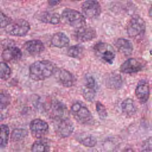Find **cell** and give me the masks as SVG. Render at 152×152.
Segmentation results:
<instances>
[{
	"mask_svg": "<svg viewBox=\"0 0 152 152\" xmlns=\"http://www.w3.org/2000/svg\"><path fill=\"white\" fill-rule=\"evenodd\" d=\"M82 11L85 16L90 18L98 17L101 13V7L96 0H87L82 4Z\"/></svg>",
	"mask_w": 152,
	"mask_h": 152,
	"instance_id": "obj_9",
	"label": "cell"
},
{
	"mask_svg": "<svg viewBox=\"0 0 152 152\" xmlns=\"http://www.w3.org/2000/svg\"><path fill=\"white\" fill-rule=\"evenodd\" d=\"M21 50L15 46H9L5 49L2 53V58L5 61H16L21 59Z\"/></svg>",
	"mask_w": 152,
	"mask_h": 152,
	"instance_id": "obj_16",
	"label": "cell"
},
{
	"mask_svg": "<svg viewBox=\"0 0 152 152\" xmlns=\"http://www.w3.org/2000/svg\"><path fill=\"white\" fill-rule=\"evenodd\" d=\"M72 1H81V0H72Z\"/></svg>",
	"mask_w": 152,
	"mask_h": 152,
	"instance_id": "obj_35",
	"label": "cell"
},
{
	"mask_svg": "<svg viewBox=\"0 0 152 152\" xmlns=\"http://www.w3.org/2000/svg\"><path fill=\"white\" fill-rule=\"evenodd\" d=\"M28 132L26 129L23 128H15L13 129L11 133V140L14 141H18L23 140L27 137Z\"/></svg>",
	"mask_w": 152,
	"mask_h": 152,
	"instance_id": "obj_27",
	"label": "cell"
},
{
	"mask_svg": "<svg viewBox=\"0 0 152 152\" xmlns=\"http://www.w3.org/2000/svg\"><path fill=\"white\" fill-rule=\"evenodd\" d=\"M115 45L118 51L121 53L129 56L133 51L132 43L128 39L124 38H119L115 42Z\"/></svg>",
	"mask_w": 152,
	"mask_h": 152,
	"instance_id": "obj_17",
	"label": "cell"
},
{
	"mask_svg": "<svg viewBox=\"0 0 152 152\" xmlns=\"http://www.w3.org/2000/svg\"><path fill=\"white\" fill-rule=\"evenodd\" d=\"M50 114L53 119L68 117V111L66 106L62 102L55 100L50 105Z\"/></svg>",
	"mask_w": 152,
	"mask_h": 152,
	"instance_id": "obj_12",
	"label": "cell"
},
{
	"mask_svg": "<svg viewBox=\"0 0 152 152\" xmlns=\"http://www.w3.org/2000/svg\"><path fill=\"white\" fill-rule=\"evenodd\" d=\"M30 26L24 19H17L12 21L5 27V31L10 35L14 36H24L29 31Z\"/></svg>",
	"mask_w": 152,
	"mask_h": 152,
	"instance_id": "obj_7",
	"label": "cell"
},
{
	"mask_svg": "<svg viewBox=\"0 0 152 152\" xmlns=\"http://www.w3.org/2000/svg\"><path fill=\"white\" fill-rule=\"evenodd\" d=\"M61 0H48V4L50 6H55L61 2Z\"/></svg>",
	"mask_w": 152,
	"mask_h": 152,
	"instance_id": "obj_32",
	"label": "cell"
},
{
	"mask_svg": "<svg viewBox=\"0 0 152 152\" xmlns=\"http://www.w3.org/2000/svg\"><path fill=\"white\" fill-rule=\"evenodd\" d=\"M51 44L56 48H62L67 46L69 43V39L68 36L62 32L55 33L51 39Z\"/></svg>",
	"mask_w": 152,
	"mask_h": 152,
	"instance_id": "obj_19",
	"label": "cell"
},
{
	"mask_svg": "<svg viewBox=\"0 0 152 152\" xmlns=\"http://www.w3.org/2000/svg\"><path fill=\"white\" fill-rule=\"evenodd\" d=\"M144 67V63L141 61L130 58L125 61L121 66V71L125 74H134L141 71Z\"/></svg>",
	"mask_w": 152,
	"mask_h": 152,
	"instance_id": "obj_10",
	"label": "cell"
},
{
	"mask_svg": "<svg viewBox=\"0 0 152 152\" xmlns=\"http://www.w3.org/2000/svg\"><path fill=\"white\" fill-rule=\"evenodd\" d=\"M39 19L43 23L53 25L58 24L61 22V16L58 13L48 11L43 12Z\"/></svg>",
	"mask_w": 152,
	"mask_h": 152,
	"instance_id": "obj_21",
	"label": "cell"
},
{
	"mask_svg": "<svg viewBox=\"0 0 152 152\" xmlns=\"http://www.w3.org/2000/svg\"><path fill=\"white\" fill-rule=\"evenodd\" d=\"M62 20L68 25L78 28L86 26V18L79 11L70 9H65L61 15Z\"/></svg>",
	"mask_w": 152,
	"mask_h": 152,
	"instance_id": "obj_4",
	"label": "cell"
},
{
	"mask_svg": "<svg viewBox=\"0 0 152 152\" xmlns=\"http://www.w3.org/2000/svg\"><path fill=\"white\" fill-rule=\"evenodd\" d=\"M148 15L149 17L152 19V5L151 7H150V10H149V11H148Z\"/></svg>",
	"mask_w": 152,
	"mask_h": 152,
	"instance_id": "obj_34",
	"label": "cell"
},
{
	"mask_svg": "<svg viewBox=\"0 0 152 152\" xmlns=\"http://www.w3.org/2000/svg\"><path fill=\"white\" fill-rule=\"evenodd\" d=\"M122 152H134V150L131 148H125Z\"/></svg>",
	"mask_w": 152,
	"mask_h": 152,
	"instance_id": "obj_33",
	"label": "cell"
},
{
	"mask_svg": "<svg viewBox=\"0 0 152 152\" xmlns=\"http://www.w3.org/2000/svg\"><path fill=\"white\" fill-rule=\"evenodd\" d=\"M96 30L90 27H82L76 28L74 33V39L77 41L85 42L90 41L96 37Z\"/></svg>",
	"mask_w": 152,
	"mask_h": 152,
	"instance_id": "obj_11",
	"label": "cell"
},
{
	"mask_svg": "<svg viewBox=\"0 0 152 152\" xmlns=\"http://www.w3.org/2000/svg\"><path fill=\"white\" fill-rule=\"evenodd\" d=\"M96 87H90L87 86H84L83 88V95L84 98L88 102L93 101L96 96Z\"/></svg>",
	"mask_w": 152,
	"mask_h": 152,
	"instance_id": "obj_26",
	"label": "cell"
},
{
	"mask_svg": "<svg viewBox=\"0 0 152 152\" xmlns=\"http://www.w3.org/2000/svg\"><path fill=\"white\" fill-rule=\"evenodd\" d=\"M10 137V129L8 125L2 124L0 125V147L5 148L8 142Z\"/></svg>",
	"mask_w": 152,
	"mask_h": 152,
	"instance_id": "obj_24",
	"label": "cell"
},
{
	"mask_svg": "<svg viewBox=\"0 0 152 152\" xmlns=\"http://www.w3.org/2000/svg\"><path fill=\"white\" fill-rule=\"evenodd\" d=\"M50 147L49 144L43 140L35 141L32 145L31 152H49Z\"/></svg>",
	"mask_w": 152,
	"mask_h": 152,
	"instance_id": "obj_25",
	"label": "cell"
},
{
	"mask_svg": "<svg viewBox=\"0 0 152 152\" xmlns=\"http://www.w3.org/2000/svg\"><path fill=\"white\" fill-rule=\"evenodd\" d=\"M135 96L138 101L143 104L147 102L150 97V87L145 80H141L138 83L135 90Z\"/></svg>",
	"mask_w": 152,
	"mask_h": 152,
	"instance_id": "obj_14",
	"label": "cell"
},
{
	"mask_svg": "<svg viewBox=\"0 0 152 152\" xmlns=\"http://www.w3.org/2000/svg\"><path fill=\"white\" fill-rule=\"evenodd\" d=\"M11 97L10 94L5 90H0V109H4L11 103Z\"/></svg>",
	"mask_w": 152,
	"mask_h": 152,
	"instance_id": "obj_28",
	"label": "cell"
},
{
	"mask_svg": "<svg viewBox=\"0 0 152 152\" xmlns=\"http://www.w3.org/2000/svg\"><path fill=\"white\" fill-rule=\"evenodd\" d=\"M56 69L55 65L47 60L37 61L29 67L30 77L35 81L44 80L55 74Z\"/></svg>",
	"mask_w": 152,
	"mask_h": 152,
	"instance_id": "obj_1",
	"label": "cell"
},
{
	"mask_svg": "<svg viewBox=\"0 0 152 152\" xmlns=\"http://www.w3.org/2000/svg\"><path fill=\"white\" fill-rule=\"evenodd\" d=\"M11 22V19L4 13L0 11V28H5Z\"/></svg>",
	"mask_w": 152,
	"mask_h": 152,
	"instance_id": "obj_31",
	"label": "cell"
},
{
	"mask_svg": "<svg viewBox=\"0 0 152 152\" xmlns=\"http://www.w3.org/2000/svg\"><path fill=\"white\" fill-rule=\"evenodd\" d=\"M71 112L75 120L80 124L90 125L94 124V118L90 111L80 102H77L72 105Z\"/></svg>",
	"mask_w": 152,
	"mask_h": 152,
	"instance_id": "obj_2",
	"label": "cell"
},
{
	"mask_svg": "<svg viewBox=\"0 0 152 152\" xmlns=\"http://www.w3.org/2000/svg\"><path fill=\"white\" fill-rule=\"evenodd\" d=\"M84 47L81 45H76L70 46L67 50V55L69 57L80 59L83 57L84 53Z\"/></svg>",
	"mask_w": 152,
	"mask_h": 152,
	"instance_id": "obj_23",
	"label": "cell"
},
{
	"mask_svg": "<svg viewBox=\"0 0 152 152\" xmlns=\"http://www.w3.org/2000/svg\"><path fill=\"white\" fill-rule=\"evenodd\" d=\"M24 48L31 55H36L41 53L45 50V46L39 40H31L27 41Z\"/></svg>",
	"mask_w": 152,
	"mask_h": 152,
	"instance_id": "obj_15",
	"label": "cell"
},
{
	"mask_svg": "<svg viewBox=\"0 0 152 152\" xmlns=\"http://www.w3.org/2000/svg\"><path fill=\"white\" fill-rule=\"evenodd\" d=\"M55 74L58 81L64 87H71L74 86L75 78L69 71L65 69H59L56 70Z\"/></svg>",
	"mask_w": 152,
	"mask_h": 152,
	"instance_id": "obj_13",
	"label": "cell"
},
{
	"mask_svg": "<svg viewBox=\"0 0 152 152\" xmlns=\"http://www.w3.org/2000/svg\"><path fill=\"white\" fill-rule=\"evenodd\" d=\"M96 111L100 119H105L107 117V113L105 106L100 102H97L96 104Z\"/></svg>",
	"mask_w": 152,
	"mask_h": 152,
	"instance_id": "obj_30",
	"label": "cell"
},
{
	"mask_svg": "<svg viewBox=\"0 0 152 152\" xmlns=\"http://www.w3.org/2000/svg\"><path fill=\"white\" fill-rule=\"evenodd\" d=\"M126 31L130 37L140 39L143 37L145 31V23L138 15H135L131 18L127 24Z\"/></svg>",
	"mask_w": 152,
	"mask_h": 152,
	"instance_id": "obj_3",
	"label": "cell"
},
{
	"mask_svg": "<svg viewBox=\"0 0 152 152\" xmlns=\"http://www.w3.org/2000/svg\"><path fill=\"white\" fill-rule=\"evenodd\" d=\"M53 127L56 134L61 138L68 137L74 130V125L68 117L53 119Z\"/></svg>",
	"mask_w": 152,
	"mask_h": 152,
	"instance_id": "obj_6",
	"label": "cell"
},
{
	"mask_svg": "<svg viewBox=\"0 0 152 152\" xmlns=\"http://www.w3.org/2000/svg\"><path fill=\"white\" fill-rule=\"evenodd\" d=\"M75 139L79 143L87 147H93L97 144L96 138L88 133H79L76 135Z\"/></svg>",
	"mask_w": 152,
	"mask_h": 152,
	"instance_id": "obj_18",
	"label": "cell"
},
{
	"mask_svg": "<svg viewBox=\"0 0 152 152\" xmlns=\"http://www.w3.org/2000/svg\"><path fill=\"white\" fill-rule=\"evenodd\" d=\"M11 74L10 66L4 62H0V79L3 80H8Z\"/></svg>",
	"mask_w": 152,
	"mask_h": 152,
	"instance_id": "obj_29",
	"label": "cell"
},
{
	"mask_svg": "<svg viewBox=\"0 0 152 152\" xmlns=\"http://www.w3.org/2000/svg\"><path fill=\"white\" fill-rule=\"evenodd\" d=\"M121 77L118 74H112L106 79V86L111 88L118 89L122 86V79Z\"/></svg>",
	"mask_w": 152,
	"mask_h": 152,
	"instance_id": "obj_22",
	"label": "cell"
},
{
	"mask_svg": "<svg viewBox=\"0 0 152 152\" xmlns=\"http://www.w3.org/2000/svg\"><path fill=\"white\" fill-rule=\"evenodd\" d=\"M121 109L122 113L129 117L135 115L137 112L135 102L130 98H127L123 100L121 103Z\"/></svg>",
	"mask_w": 152,
	"mask_h": 152,
	"instance_id": "obj_20",
	"label": "cell"
},
{
	"mask_svg": "<svg viewBox=\"0 0 152 152\" xmlns=\"http://www.w3.org/2000/svg\"><path fill=\"white\" fill-rule=\"evenodd\" d=\"M30 129L33 137L40 138L48 132L49 125L46 121L41 119H35L31 121Z\"/></svg>",
	"mask_w": 152,
	"mask_h": 152,
	"instance_id": "obj_8",
	"label": "cell"
},
{
	"mask_svg": "<svg viewBox=\"0 0 152 152\" xmlns=\"http://www.w3.org/2000/svg\"><path fill=\"white\" fill-rule=\"evenodd\" d=\"M94 51L96 55L103 61L112 64L116 56L114 48L109 43L99 42L94 46Z\"/></svg>",
	"mask_w": 152,
	"mask_h": 152,
	"instance_id": "obj_5",
	"label": "cell"
}]
</instances>
